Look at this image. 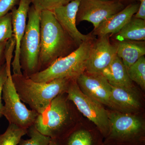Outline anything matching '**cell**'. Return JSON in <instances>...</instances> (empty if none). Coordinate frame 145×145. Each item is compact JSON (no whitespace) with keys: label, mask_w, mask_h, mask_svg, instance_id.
Returning <instances> with one entry per match:
<instances>
[{"label":"cell","mask_w":145,"mask_h":145,"mask_svg":"<svg viewBox=\"0 0 145 145\" xmlns=\"http://www.w3.org/2000/svg\"><path fill=\"white\" fill-rule=\"evenodd\" d=\"M83 117L65 92L52 100L33 125L43 135L58 140L70 132Z\"/></svg>","instance_id":"cell-1"},{"label":"cell","mask_w":145,"mask_h":145,"mask_svg":"<svg viewBox=\"0 0 145 145\" xmlns=\"http://www.w3.org/2000/svg\"><path fill=\"white\" fill-rule=\"evenodd\" d=\"M40 27L39 72L48 67L56 60L70 54L79 47L61 26L51 10L41 11Z\"/></svg>","instance_id":"cell-2"},{"label":"cell","mask_w":145,"mask_h":145,"mask_svg":"<svg viewBox=\"0 0 145 145\" xmlns=\"http://www.w3.org/2000/svg\"><path fill=\"white\" fill-rule=\"evenodd\" d=\"M14 86L21 101L31 109L41 114L52 100L66 92L72 79L62 78L48 82H38L23 74H13Z\"/></svg>","instance_id":"cell-3"},{"label":"cell","mask_w":145,"mask_h":145,"mask_svg":"<svg viewBox=\"0 0 145 145\" xmlns=\"http://www.w3.org/2000/svg\"><path fill=\"white\" fill-rule=\"evenodd\" d=\"M106 108L109 131L104 145H145V114H129Z\"/></svg>","instance_id":"cell-4"},{"label":"cell","mask_w":145,"mask_h":145,"mask_svg":"<svg viewBox=\"0 0 145 145\" xmlns=\"http://www.w3.org/2000/svg\"><path fill=\"white\" fill-rule=\"evenodd\" d=\"M95 39L83 42L70 54L58 59L46 69L29 77L38 82H48L62 78L77 80L85 71L91 48Z\"/></svg>","instance_id":"cell-5"},{"label":"cell","mask_w":145,"mask_h":145,"mask_svg":"<svg viewBox=\"0 0 145 145\" xmlns=\"http://www.w3.org/2000/svg\"><path fill=\"white\" fill-rule=\"evenodd\" d=\"M41 11L33 5L29 8L28 21L20 49V63L23 74L29 77L39 72L41 47Z\"/></svg>","instance_id":"cell-6"},{"label":"cell","mask_w":145,"mask_h":145,"mask_svg":"<svg viewBox=\"0 0 145 145\" xmlns=\"http://www.w3.org/2000/svg\"><path fill=\"white\" fill-rule=\"evenodd\" d=\"M7 76L2 92V100L5 105L3 107L2 114L9 124L27 129L33 125L39 115L32 110L28 109L22 103L13 83L11 73V61H6Z\"/></svg>","instance_id":"cell-7"},{"label":"cell","mask_w":145,"mask_h":145,"mask_svg":"<svg viewBox=\"0 0 145 145\" xmlns=\"http://www.w3.org/2000/svg\"><path fill=\"white\" fill-rule=\"evenodd\" d=\"M66 92L69 99L73 102L83 117L94 124L105 138L109 131L106 108L83 93L76 80H71Z\"/></svg>","instance_id":"cell-8"},{"label":"cell","mask_w":145,"mask_h":145,"mask_svg":"<svg viewBox=\"0 0 145 145\" xmlns=\"http://www.w3.org/2000/svg\"><path fill=\"white\" fill-rule=\"evenodd\" d=\"M125 7L124 3L120 0H81L76 16V24L88 21L93 24L95 30L105 20Z\"/></svg>","instance_id":"cell-9"},{"label":"cell","mask_w":145,"mask_h":145,"mask_svg":"<svg viewBox=\"0 0 145 145\" xmlns=\"http://www.w3.org/2000/svg\"><path fill=\"white\" fill-rule=\"evenodd\" d=\"M107 108L129 114H145L144 91L137 87L125 89L111 86L109 105Z\"/></svg>","instance_id":"cell-10"},{"label":"cell","mask_w":145,"mask_h":145,"mask_svg":"<svg viewBox=\"0 0 145 145\" xmlns=\"http://www.w3.org/2000/svg\"><path fill=\"white\" fill-rule=\"evenodd\" d=\"M110 35L98 37L91 46L85 71L89 73L101 74L109 65L117 55V48L110 40Z\"/></svg>","instance_id":"cell-11"},{"label":"cell","mask_w":145,"mask_h":145,"mask_svg":"<svg viewBox=\"0 0 145 145\" xmlns=\"http://www.w3.org/2000/svg\"><path fill=\"white\" fill-rule=\"evenodd\" d=\"M76 82L83 93L108 107L111 86L102 74L85 71L77 78Z\"/></svg>","instance_id":"cell-12"},{"label":"cell","mask_w":145,"mask_h":145,"mask_svg":"<svg viewBox=\"0 0 145 145\" xmlns=\"http://www.w3.org/2000/svg\"><path fill=\"white\" fill-rule=\"evenodd\" d=\"M104 140L95 125L83 117L67 135L56 140L59 145H104Z\"/></svg>","instance_id":"cell-13"},{"label":"cell","mask_w":145,"mask_h":145,"mask_svg":"<svg viewBox=\"0 0 145 145\" xmlns=\"http://www.w3.org/2000/svg\"><path fill=\"white\" fill-rule=\"evenodd\" d=\"M32 0H20L18 8L11 10L13 35L16 41L13 61L11 63L13 74H22L20 63V49L21 40L24 34L27 19Z\"/></svg>","instance_id":"cell-14"},{"label":"cell","mask_w":145,"mask_h":145,"mask_svg":"<svg viewBox=\"0 0 145 145\" xmlns=\"http://www.w3.org/2000/svg\"><path fill=\"white\" fill-rule=\"evenodd\" d=\"M81 1L72 0L52 11L61 26L79 46L83 42L95 38L92 32L87 35L82 34L76 27V16Z\"/></svg>","instance_id":"cell-15"},{"label":"cell","mask_w":145,"mask_h":145,"mask_svg":"<svg viewBox=\"0 0 145 145\" xmlns=\"http://www.w3.org/2000/svg\"><path fill=\"white\" fill-rule=\"evenodd\" d=\"M140 3H130L123 9L108 17L93 30L92 34L98 37L114 35L118 33L137 13Z\"/></svg>","instance_id":"cell-16"},{"label":"cell","mask_w":145,"mask_h":145,"mask_svg":"<svg viewBox=\"0 0 145 145\" xmlns=\"http://www.w3.org/2000/svg\"><path fill=\"white\" fill-rule=\"evenodd\" d=\"M101 74L112 86L125 89H133L137 87L130 79L126 68L117 54Z\"/></svg>","instance_id":"cell-17"},{"label":"cell","mask_w":145,"mask_h":145,"mask_svg":"<svg viewBox=\"0 0 145 145\" xmlns=\"http://www.w3.org/2000/svg\"><path fill=\"white\" fill-rule=\"evenodd\" d=\"M117 48V54L126 69L145 54V41L123 40L114 41Z\"/></svg>","instance_id":"cell-18"},{"label":"cell","mask_w":145,"mask_h":145,"mask_svg":"<svg viewBox=\"0 0 145 145\" xmlns=\"http://www.w3.org/2000/svg\"><path fill=\"white\" fill-rule=\"evenodd\" d=\"M111 36L114 41H117L123 40L145 41V20L133 16L118 33Z\"/></svg>","instance_id":"cell-19"},{"label":"cell","mask_w":145,"mask_h":145,"mask_svg":"<svg viewBox=\"0 0 145 145\" xmlns=\"http://www.w3.org/2000/svg\"><path fill=\"white\" fill-rule=\"evenodd\" d=\"M130 80L143 91H145V58L140 57L137 61L127 69Z\"/></svg>","instance_id":"cell-20"},{"label":"cell","mask_w":145,"mask_h":145,"mask_svg":"<svg viewBox=\"0 0 145 145\" xmlns=\"http://www.w3.org/2000/svg\"><path fill=\"white\" fill-rule=\"evenodd\" d=\"M27 132V129L9 124L5 132L0 134V145H18Z\"/></svg>","instance_id":"cell-21"},{"label":"cell","mask_w":145,"mask_h":145,"mask_svg":"<svg viewBox=\"0 0 145 145\" xmlns=\"http://www.w3.org/2000/svg\"><path fill=\"white\" fill-rule=\"evenodd\" d=\"M27 134L30 138L26 140L21 139L18 145H48L51 140L50 137L39 132L34 125L29 128Z\"/></svg>","instance_id":"cell-22"},{"label":"cell","mask_w":145,"mask_h":145,"mask_svg":"<svg viewBox=\"0 0 145 145\" xmlns=\"http://www.w3.org/2000/svg\"><path fill=\"white\" fill-rule=\"evenodd\" d=\"M13 37L11 12L0 18V44Z\"/></svg>","instance_id":"cell-23"},{"label":"cell","mask_w":145,"mask_h":145,"mask_svg":"<svg viewBox=\"0 0 145 145\" xmlns=\"http://www.w3.org/2000/svg\"><path fill=\"white\" fill-rule=\"evenodd\" d=\"M72 0H32V5L37 10L52 11L55 8L66 5Z\"/></svg>","instance_id":"cell-24"},{"label":"cell","mask_w":145,"mask_h":145,"mask_svg":"<svg viewBox=\"0 0 145 145\" xmlns=\"http://www.w3.org/2000/svg\"><path fill=\"white\" fill-rule=\"evenodd\" d=\"M7 76V68L5 62L0 65V118L3 116V105L2 103L3 88Z\"/></svg>","instance_id":"cell-25"},{"label":"cell","mask_w":145,"mask_h":145,"mask_svg":"<svg viewBox=\"0 0 145 145\" xmlns=\"http://www.w3.org/2000/svg\"><path fill=\"white\" fill-rule=\"evenodd\" d=\"M19 2L20 0H0V18L9 13Z\"/></svg>","instance_id":"cell-26"},{"label":"cell","mask_w":145,"mask_h":145,"mask_svg":"<svg viewBox=\"0 0 145 145\" xmlns=\"http://www.w3.org/2000/svg\"><path fill=\"white\" fill-rule=\"evenodd\" d=\"M139 1L140 2L139 8L134 17L145 20V0H139Z\"/></svg>","instance_id":"cell-27"},{"label":"cell","mask_w":145,"mask_h":145,"mask_svg":"<svg viewBox=\"0 0 145 145\" xmlns=\"http://www.w3.org/2000/svg\"><path fill=\"white\" fill-rule=\"evenodd\" d=\"M7 42L0 44V65L5 62V50Z\"/></svg>","instance_id":"cell-28"},{"label":"cell","mask_w":145,"mask_h":145,"mask_svg":"<svg viewBox=\"0 0 145 145\" xmlns=\"http://www.w3.org/2000/svg\"><path fill=\"white\" fill-rule=\"evenodd\" d=\"M48 145H58V143L57 140H54V139H51V141H50V142L49 143Z\"/></svg>","instance_id":"cell-29"},{"label":"cell","mask_w":145,"mask_h":145,"mask_svg":"<svg viewBox=\"0 0 145 145\" xmlns=\"http://www.w3.org/2000/svg\"><path fill=\"white\" fill-rule=\"evenodd\" d=\"M122 1H123V2L125 3V2L126 1H128L131 2V3L135 2L136 1H139V0H122Z\"/></svg>","instance_id":"cell-30"},{"label":"cell","mask_w":145,"mask_h":145,"mask_svg":"<svg viewBox=\"0 0 145 145\" xmlns=\"http://www.w3.org/2000/svg\"><path fill=\"white\" fill-rule=\"evenodd\" d=\"M101 1H116V0H101ZM120 1H122V0H120Z\"/></svg>","instance_id":"cell-31"}]
</instances>
